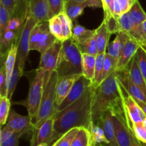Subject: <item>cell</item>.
I'll return each instance as SVG.
<instances>
[{"mask_svg":"<svg viewBox=\"0 0 146 146\" xmlns=\"http://www.w3.org/2000/svg\"><path fill=\"white\" fill-rule=\"evenodd\" d=\"M143 125H145V126L146 127V118H145V120L143 121Z\"/></svg>","mask_w":146,"mask_h":146,"instance_id":"db71d44e","label":"cell"},{"mask_svg":"<svg viewBox=\"0 0 146 146\" xmlns=\"http://www.w3.org/2000/svg\"><path fill=\"white\" fill-rule=\"evenodd\" d=\"M11 110V101L5 96H0V125H5Z\"/></svg>","mask_w":146,"mask_h":146,"instance_id":"e575fe53","label":"cell"},{"mask_svg":"<svg viewBox=\"0 0 146 146\" xmlns=\"http://www.w3.org/2000/svg\"><path fill=\"white\" fill-rule=\"evenodd\" d=\"M137 102V104L139 105V106L141 107V108L142 109V111H143V113L146 115V102H143V101H138V100H135Z\"/></svg>","mask_w":146,"mask_h":146,"instance_id":"c3c4849f","label":"cell"},{"mask_svg":"<svg viewBox=\"0 0 146 146\" xmlns=\"http://www.w3.org/2000/svg\"><path fill=\"white\" fill-rule=\"evenodd\" d=\"M37 22L38 21L31 14H27V17L23 21L21 29L16 38L15 43L17 45V63L23 71L30 51L29 40L31 31Z\"/></svg>","mask_w":146,"mask_h":146,"instance_id":"8992f818","label":"cell"},{"mask_svg":"<svg viewBox=\"0 0 146 146\" xmlns=\"http://www.w3.org/2000/svg\"><path fill=\"white\" fill-rule=\"evenodd\" d=\"M116 73L118 81L122 84V85L125 87L128 92L135 100L143 101V102H146V95L145 93L139 87L133 84L129 76L128 67L125 69Z\"/></svg>","mask_w":146,"mask_h":146,"instance_id":"ac0fdd59","label":"cell"},{"mask_svg":"<svg viewBox=\"0 0 146 146\" xmlns=\"http://www.w3.org/2000/svg\"><path fill=\"white\" fill-rule=\"evenodd\" d=\"M56 71L58 76L83 74L82 53L71 38L62 42L61 60Z\"/></svg>","mask_w":146,"mask_h":146,"instance_id":"3957f363","label":"cell"},{"mask_svg":"<svg viewBox=\"0 0 146 146\" xmlns=\"http://www.w3.org/2000/svg\"><path fill=\"white\" fill-rule=\"evenodd\" d=\"M77 45L82 54H88L97 56L98 52L96 44V32L92 38L87 40L85 42L81 43Z\"/></svg>","mask_w":146,"mask_h":146,"instance_id":"d6a6232c","label":"cell"},{"mask_svg":"<svg viewBox=\"0 0 146 146\" xmlns=\"http://www.w3.org/2000/svg\"><path fill=\"white\" fill-rule=\"evenodd\" d=\"M88 129L91 136V146H96L100 144L109 146V143L106 137L104 129L99 124H96L91 121Z\"/></svg>","mask_w":146,"mask_h":146,"instance_id":"cb8c5ba5","label":"cell"},{"mask_svg":"<svg viewBox=\"0 0 146 146\" xmlns=\"http://www.w3.org/2000/svg\"><path fill=\"white\" fill-rule=\"evenodd\" d=\"M96 56L88 54H82L83 75L93 81L95 75V66Z\"/></svg>","mask_w":146,"mask_h":146,"instance_id":"4316f807","label":"cell"},{"mask_svg":"<svg viewBox=\"0 0 146 146\" xmlns=\"http://www.w3.org/2000/svg\"><path fill=\"white\" fill-rule=\"evenodd\" d=\"M141 144H142V146H146V143H144L141 142Z\"/></svg>","mask_w":146,"mask_h":146,"instance_id":"11a10c76","label":"cell"},{"mask_svg":"<svg viewBox=\"0 0 146 146\" xmlns=\"http://www.w3.org/2000/svg\"><path fill=\"white\" fill-rule=\"evenodd\" d=\"M73 20L65 10L48 19V26L51 34L58 41H64L71 38L74 24Z\"/></svg>","mask_w":146,"mask_h":146,"instance_id":"9c48e42d","label":"cell"},{"mask_svg":"<svg viewBox=\"0 0 146 146\" xmlns=\"http://www.w3.org/2000/svg\"><path fill=\"white\" fill-rule=\"evenodd\" d=\"M128 14L135 27H138V29H143L142 24L146 19V13L141 7L138 0L135 1V4L129 10Z\"/></svg>","mask_w":146,"mask_h":146,"instance_id":"83f0119b","label":"cell"},{"mask_svg":"<svg viewBox=\"0 0 146 146\" xmlns=\"http://www.w3.org/2000/svg\"><path fill=\"white\" fill-rule=\"evenodd\" d=\"M22 24L23 21L21 19L18 18V17H11L9 22L7 29L14 31L15 33H17V34H18L21 29Z\"/></svg>","mask_w":146,"mask_h":146,"instance_id":"bcb514c9","label":"cell"},{"mask_svg":"<svg viewBox=\"0 0 146 146\" xmlns=\"http://www.w3.org/2000/svg\"><path fill=\"white\" fill-rule=\"evenodd\" d=\"M137 0H115L114 1V14L118 19L122 14L129 11Z\"/></svg>","mask_w":146,"mask_h":146,"instance_id":"1f68e13d","label":"cell"},{"mask_svg":"<svg viewBox=\"0 0 146 146\" xmlns=\"http://www.w3.org/2000/svg\"><path fill=\"white\" fill-rule=\"evenodd\" d=\"M29 2V0H17L15 12L13 17H18L24 21L28 14Z\"/></svg>","mask_w":146,"mask_h":146,"instance_id":"8d00e7d4","label":"cell"},{"mask_svg":"<svg viewBox=\"0 0 146 146\" xmlns=\"http://www.w3.org/2000/svg\"><path fill=\"white\" fill-rule=\"evenodd\" d=\"M0 4H2L7 9L11 16V18L14 17L17 5V0H1Z\"/></svg>","mask_w":146,"mask_h":146,"instance_id":"7dc6e473","label":"cell"},{"mask_svg":"<svg viewBox=\"0 0 146 146\" xmlns=\"http://www.w3.org/2000/svg\"><path fill=\"white\" fill-rule=\"evenodd\" d=\"M96 146H106V145H103V144H100V145H97Z\"/></svg>","mask_w":146,"mask_h":146,"instance_id":"9f6ffc18","label":"cell"},{"mask_svg":"<svg viewBox=\"0 0 146 146\" xmlns=\"http://www.w3.org/2000/svg\"><path fill=\"white\" fill-rule=\"evenodd\" d=\"M27 133L26 132H16L7 139L0 141V146H18L20 138Z\"/></svg>","mask_w":146,"mask_h":146,"instance_id":"7bdbcfd3","label":"cell"},{"mask_svg":"<svg viewBox=\"0 0 146 146\" xmlns=\"http://www.w3.org/2000/svg\"><path fill=\"white\" fill-rule=\"evenodd\" d=\"M96 32V29L90 30L85 28L83 26L80 25V24H76L75 25H74V27H73L71 38L77 44H81V43L85 42L86 41L92 38L95 35Z\"/></svg>","mask_w":146,"mask_h":146,"instance_id":"484cf974","label":"cell"},{"mask_svg":"<svg viewBox=\"0 0 146 146\" xmlns=\"http://www.w3.org/2000/svg\"><path fill=\"white\" fill-rule=\"evenodd\" d=\"M119 32L128 34L130 38L136 41L140 46H146V36L143 30L138 29L131 20L128 12L122 14L118 19Z\"/></svg>","mask_w":146,"mask_h":146,"instance_id":"8fae6325","label":"cell"},{"mask_svg":"<svg viewBox=\"0 0 146 146\" xmlns=\"http://www.w3.org/2000/svg\"><path fill=\"white\" fill-rule=\"evenodd\" d=\"M111 35L106 22L104 20L101 25L96 29V44L98 54L106 52Z\"/></svg>","mask_w":146,"mask_h":146,"instance_id":"603a6c76","label":"cell"},{"mask_svg":"<svg viewBox=\"0 0 146 146\" xmlns=\"http://www.w3.org/2000/svg\"><path fill=\"white\" fill-rule=\"evenodd\" d=\"M141 46L143 48V49H144V51H145V52H146V46Z\"/></svg>","mask_w":146,"mask_h":146,"instance_id":"f5cc1de1","label":"cell"},{"mask_svg":"<svg viewBox=\"0 0 146 146\" xmlns=\"http://www.w3.org/2000/svg\"><path fill=\"white\" fill-rule=\"evenodd\" d=\"M115 67H116V62L106 52L104 64V73H103V80L104 81L106 79L113 71H115Z\"/></svg>","mask_w":146,"mask_h":146,"instance_id":"74e56055","label":"cell"},{"mask_svg":"<svg viewBox=\"0 0 146 146\" xmlns=\"http://www.w3.org/2000/svg\"></svg>","mask_w":146,"mask_h":146,"instance_id":"680465c9","label":"cell"},{"mask_svg":"<svg viewBox=\"0 0 146 146\" xmlns=\"http://www.w3.org/2000/svg\"><path fill=\"white\" fill-rule=\"evenodd\" d=\"M140 46H141L132 38H130L127 41L118 58L116 67H115L116 72L123 71L128 66L131 60L136 54Z\"/></svg>","mask_w":146,"mask_h":146,"instance_id":"e0dca14e","label":"cell"},{"mask_svg":"<svg viewBox=\"0 0 146 146\" xmlns=\"http://www.w3.org/2000/svg\"><path fill=\"white\" fill-rule=\"evenodd\" d=\"M98 124H99L104 129L106 137L109 143V146H118L115 138L112 113L110 111H108Z\"/></svg>","mask_w":146,"mask_h":146,"instance_id":"7402d4cb","label":"cell"},{"mask_svg":"<svg viewBox=\"0 0 146 146\" xmlns=\"http://www.w3.org/2000/svg\"><path fill=\"white\" fill-rule=\"evenodd\" d=\"M24 74V71L20 68L19 65L16 62L15 67H14V69L13 71L12 75H11V79H10L9 85L8 88V94H7V98L11 100L12 98L13 94H14V91H15L16 86H17V84L18 83L19 80L21 78V76Z\"/></svg>","mask_w":146,"mask_h":146,"instance_id":"836d02e7","label":"cell"},{"mask_svg":"<svg viewBox=\"0 0 146 146\" xmlns=\"http://www.w3.org/2000/svg\"><path fill=\"white\" fill-rule=\"evenodd\" d=\"M17 45L15 42L12 44L9 51L8 53L7 58L4 62L6 70V76H7V88L8 90L9 85L10 79L12 75L13 71L15 67L16 62H17ZM8 94V93H7Z\"/></svg>","mask_w":146,"mask_h":146,"instance_id":"d4e9b609","label":"cell"},{"mask_svg":"<svg viewBox=\"0 0 146 146\" xmlns=\"http://www.w3.org/2000/svg\"><path fill=\"white\" fill-rule=\"evenodd\" d=\"M83 74H72L58 77L56 85V108L62 104L71 91L76 81Z\"/></svg>","mask_w":146,"mask_h":146,"instance_id":"9a60e30c","label":"cell"},{"mask_svg":"<svg viewBox=\"0 0 146 146\" xmlns=\"http://www.w3.org/2000/svg\"><path fill=\"white\" fill-rule=\"evenodd\" d=\"M28 14H31L38 22L49 19L48 0H29Z\"/></svg>","mask_w":146,"mask_h":146,"instance_id":"d6986e66","label":"cell"},{"mask_svg":"<svg viewBox=\"0 0 146 146\" xmlns=\"http://www.w3.org/2000/svg\"><path fill=\"white\" fill-rule=\"evenodd\" d=\"M131 146H142L141 142L137 139V138L135 136V135H134L133 139L132 145H131Z\"/></svg>","mask_w":146,"mask_h":146,"instance_id":"681fc988","label":"cell"},{"mask_svg":"<svg viewBox=\"0 0 146 146\" xmlns=\"http://www.w3.org/2000/svg\"><path fill=\"white\" fill-rule=\"evenodd\" d=\"M56 71L54 73L44 89L42 98L36 115L33 121L34 128H39L44 122L54 116L56 112V85L58 79Z\"/></svg>","mask_w":146,"mask_h":146,"instance_id":"277c9868","label":"cell"},{"mask_svg":"<svg viewBox=\"0 0 146 146\" xmlns=\"http://www.w3.org/2000/svg\"><path fill=\"white\" fill-rule=\"evenodd\" d=\"M136 55L139 67L146 81V52L142 47L140 46L137 51Z\"/></svg>","mask_w":146,"mask_h":146,"instance_id":"ee69618b","label":"cell"},{"mask_svg":"<svg viewBox=\"0 0 146 146\" xmlns=\"http://www.w3.org/2000/svg\"><path fill=\"white\" fill-rule=\"evenodd\" d=\"M64 1H65V3H66V0H64Z\"/></svg>","mask_w":146,"mask_h":146,"instance_id":"6f0895ef","label":"cell"},{"mask_svg":"<svg viewBox=\"0 0 146 146\" xmlns=\"http://www.w3.org/2000/svg\"><path fill=\"white\" fill-rule=\"evenodd\" d=\"M129 38L130 36L128 34L121 31V32L117 34V36L114 41H112L108 45L106 52L115 60L116 64L118 62V58L120 56V54H121L125 43Z\"/></svg>","mask_w":146,"mask_h":146,"instance_id":"44dd1931","label":"cell"},{"mask_svg":"<svg viewBox=\"0 0 146 146\" xmlns=\"http://www.w3.org/2000/svg\"><path fill=\"white\" fill-rule=\"evenodd\" d=\"M86 1V0H66V1H71V2H83V1Z\"/></svg>","mask_w":146,"mask_h":146,"instance_id":"816d5d0a","label":"cell"},{"mask_svg":"<svg viewBox=\"0 0 146 146\" xmlns=\"http://www.w3.org/2000/svg\"><path fill=\"white\" fill-rule=\"evenodd\" d=\"M115 138L118 146H131L134 133L128 124L115 115H113Z\"/></svg>","mask_w":146,"mask_h":146,"instance_id":"2e32d148","label":"cell"},{"mask_svg":"<svg viewBox=\"0 0 146 146\" xmlns=\"http://www.w3.org/2000/svg\"><path fill=\"white\" fill-rule=\"evenodd\" d=\"M10 19L11 16L9 11L2 4H0V36H2L7 30Z\"/></svg>","mask_w":146,"mask_h":146,"instance_id":"f35d334b","label":"cell"},{"mask_svg":"<svg viewBox=\"0 0 146 146\" xmlns=\"http://www.w3.org/2000/svg\"><path fill=\"white\" fill-rule=\"evenodd\" d=\"M62 42L63 41L56 40L49 48L41 54L38 68L44 71V87L48 84L52 74L56 71L59 65Z\"/></svg>","mask_w":146,"mask_h":146,"instance_id":"ba28073f","label":"cell"},{"mask_svg":"<svg viewBox=\"0 0 146 146\" xmlns=\"http://www.w3.org/2000/svg\"><path fill=\"white\" fill-rule=\"evenodd\" d=\"M56 40L50 31L48 21L37 22L31 31L29 50L36 51L41 54L49 48Z\"/></svg>","mask_w":146,"mask_h":146,"instance_id":"52a82bcc","label":"cell"},{"mask_svg":"<svg viewBox=\"0 0 146 146\" xmlns=\"http://www.w3.org/2000/svg\"><path fill=\"white\" fill-rule=\"evenodd\" d=\"M81 128H74L68 131L57 141H56L51 146H71L73 140Z\"/></svg>","mask_w":146,"mask_h":146,"instance_id":"d590c367","label":"cell"},{"mask_svg":"<svg viewBox=\"0 0 146 146\" xmlns=\"http://www.w3.org/2000/svg\"><path fill=\"white\" fill-rule=\"evenodd\" d=\"M142 27H143V30L144 34H145V36H146V19L145 20V21H144V22L143 23Z\"/></svg>","mask_w":146,"mask_h":146,"instance_id":"f907efd6","label":"cell"},{"mask_svg":"<svg viewBox=\"0 0 146 146\" xmlns=\"http://www.w3.org/2000/svg\"><path fill=\"white\" fill-rule=\"evenodd\" d=\"M118 82L120 92H121V96H122L123 101L127 118H128V123H129V128L132 131L133 124L143 123L146 118V115L142 111L141 107L139 106V105L137 104L135 98L128 92V91L118 81Z\"/></svg>","mask_w":146,"mask_h":146,"instance_id":"30bf717a","label":"cell"},{"mask_svg":"<svg viewBox=\"0 0 146 146\" xmlns=\"http://www.w3.org/2000/svg\"><path fill=\"white\" fill-rule=\"evenodd\" d=\"M54 116L47 119L37 129H33L32 137L30 146L46 145L51 146L53 144L52 136L54 133Z\"/></svg>","mask_w":146,"mask_h":146,"instance_id":"7c38bea8","label":"cell"},{"mask_svg":"<svg viewBox=\"0 0 146 146\" xmlns=\"http://www.w3.org/2000/svg\"><path fill=\"white\" fill-rule=\"evenodd\" d=\"M106 52L98 54L96 56L95 66V75L92 81L93 86L97 87L104 81L103 80V73H104V60Z\"/></svg>","mask_w":146,"mask_h":146,"instance_id":"f1b7e54d","label":"cell"},{"mask_svg":"<svg viewBox=\"0 0 146 146\" xmlns=\"http://www.w3.org/2000/svg\"><path fill=\"white\" fill-rule=\"evenodd\" d=\"M5 126L15 133L24 131L27 133L34 128L33 121L29 115H20L13 108L10 110Z\"/></svg>","mask_w":146,"mask_h":146,"instance_id":"4fadbf2b","label":"cell"},{"mask_svg":"<svg viewBox=\"0 0 146 146\" xmlns=\"http://www.w3.org/2000/svg\"><path fill=\"white\" fill-rule=\"evenodd\" d=\"M132 131L138 141L146 143V127L143 123L133 124Z\"/></svg>","mask_w":146,"mask_h":146,"instance_id":"60d3db41","label":"cell"},{"mask_svg":"<svg viewBox=\"0 0 146 146\" xmlns=\"http://www.w3.org/2000/svg\"><path fill=\"white\" fill-rule=\"evenodd\" d=\"M92 98L93 86L91 85L79 99L61 111L55 112L53 143L72 128L82 127L88 128L92 121Z\"/></svg>","mask_w":146,"mask_h":146,"instance_id":"7a4b0ae2","label":"cell"},{"mask_svg":"<svg viewBox=\"0 0 146 146\" xmlns=\"http://www.w3.org/2000/svg\"><path fill=\"white\" fill-rule=\"evenodd\" d=\"M49 4V19L65 9L64 0H48Z\"/></svg>","mask_w":146,"mask_h":146,"instance_id":"ab89813d","label":"cell"},{"mask_svg":"<svg viewBox=\"0 0 146 146\" xmlns=\"http://www.w3.org/2000/svg\"><path fill=\"white\" fill-rule=\"evenodd\" d=\"M71 146H91V136L88 128L84 127L80 128Z\"/></svg>","mask_w":146,"mask_h":146,"instance_id":"4dcf8cb0","label":"cell"},{"mask_svg":"<svg viewBox=\"0 0 146 146\" xmlns=\"http://www.w3.org/2000/svg\"><path fill=\"white\" fill-rule=\"evenodd\" d=\"M8 90L7 88V76H6L5 66L1 64V69H0V96H7Z\"/></svg>","mask_w":146,"mask_h":146,"instance_id":"f6af8a7d","label":"cell"},{"mask_svg":"<svg viewBox=\"0 0 146 146\" xmlns=\"http://www.w3.org/2000/svg\"><path fill=\"white\" fill-rule=\"evenodd\" d=\"M86 8L84 2H71L66 1L65 3V11L72 20H75L84 13Z\"/></svg>","mask_w":146,"mask_h":146,"instance_id":"f546056e","label":"cell"},{"mask_svg":"<svg viewBox=\"0 0 146 146\" xmlns=\"http://www.w3.org/2000/svg\"><path fill=\"white\" fill-rule=\"evenodd\" d=\"M128 69L131 79L133 84L139 87L146 95V81L139 67L136 54L131 60L128 66Z\"/></svg>","mask_w":146,"mask_h":146,"instance_id":"ffe728a7","label":"cell"},{"mask_svg":"<svg viewBox=\"0 0 146 146\" xmlns=\"http://www.w3.org/2000/svg\"><path fill=\"white\" fill-rule=\"evenodd\" d=\"M108 111H110L113 115L121 118L129 127L123 101L120 92L116 71H113L98 86H93L92 122L98 124Z\"/></svg>","mask_w":146,"mask_h":146,"instance_id":"6da1fadb","label":"cell"},{"mask_svg":"<svg viewBox=\"0 0 146 146\" xmlns=\"http://www.w3.org/2000/svg\"><path fill=\"white\" fill-rule=\"evenodd\" d=\"M104 11V19L115 18L114 14V1L115 0H101ZM117 19V18H116Z\"/></svg>","mask_w":146,"mask_h":146,"instance_id":"b9f144b4","label":"cell"},{"mask_svg":"<svg viewBox=\"0 0 146 146\" xmlns=\"http://www.w3.org/2000/svg\"><path fill=\"white\" fill-rule=\"evenodd\" d=\"M35 71V76L30 83L29 91L27 99L21 104L27 108L28 115L31 117L33 121L38 112L44 89V70L38 67Z\"/></svg>","mask_w":146,"mask_h":146,"instance_id":"5b68a950","label":"cell"},{"mask_svg":"<svg viewBox=\"0 0 146 146\" xmlns=\"http://www.w3.org/2000/svg\"><path fill=\"white\" fill-rule=\"evenodd\" d=\"M92 85V82L89 79L84 76V75L81 76L74 84V86L71 88V91L68 95L66 98V99L63 101L62 104L56 108V112L60 111L64 108H66L69 105L72 104L78 99H79L81 96L84 94V93L88 90L91 86Z\"/></svg>","mask_w":146,"mask_h":146,"instance_id":"5bb4252c","label":"cell"}]
</instances>
